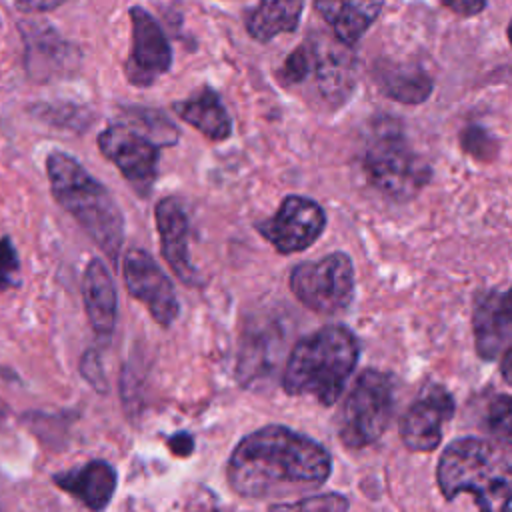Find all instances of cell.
<instances>
[{
    "mask_svg": "<svg viewBox=\"0 0 512 512\" xmlns=\"http://www.w3.org/2000/svg\"><path fill=\"white\" fill-rule=\"evenodd\" d=\"M436 478L446 500L468 492L480 510H512V464L484 440L450 442L438 460Z\"/></svg>",
    "mask_w": 512,
    "mask_h": 512,
    "instance_id": "4",
    "label": "cell"
},
{
    "mask_svg": "<svg viewBox=\"0 0 512 512\" xmlns=\"http://www.w3.org/2000/svg\"><path fill=\"white\" fill-rule=\"evenodd\" d=\"M500 370H502V376H504V380H506L508 384H512V346L506 350V354H504V360H502V366H500Z\"/></svg>",
    "mask_w": 512,
    "mask_h": 512,
    "instance_id": "29",
    "label": "cell"
},
{
    "mask_svg": "<svg viewBox=\"0 0 512 512\" xmlns=\"http://www.w3.org/2000/svg\"><path fill=\"white\" fill-rule=\"evenodd\" d=\"M80 374L98 392H106L108 390V386H106L108 382H106V374H104V366H102V358H100L98 350L88 348L82 354V358H80Z\"/></svg>",
    "mask_w": 512,
    "mask_h": 512,
    "instance_id": "25",
    "label": "cell"
},
{
    "mask_svg": "<svg viewBox=\"0 0 512 512\" xmlns=\"http://www.w3.org/2000/svg\"><path fill=\"white\" fill-rule=\"evenodd\" d=\"M394 412V380L380 370H364L348 392L340 416L338 438L348 448H364L378 440Z\"/></svg>",
    "mask_w": 512,
    "mask_h": 512,
    "instance_id": "6",
    "label": "cell"
},
{
    "mask_svg": "<svg viewBox=\"0 0 512 512\" xmlns=\"http://www.w3.org/2000/svg\"><path fill=\"white\" fill-rule=\"evenodd\" d=\"M446 8L460 16H474L484 10L486 0H440Z\"/></svg>",
    "mask_w": 512,
    "mask_h": 512,
    "instance_id": "26",
    "label": "cell"
},
{
    "mask_svg": "<svg viewBox=\"0 0 512 512\" xmlns=\"http://www.w3.org/2000/svg\"><path fill=\"white\" fill-rule=\"evenodd\" d=\"M20 272V262L14 244L10 242L8 236L0 240V292L8 288H16L20 284L18 280Z\"/></svg>",
    "mask_w": 512,
    "mask_h": 512,
    "instance_id": "23",
    "label": "cell"
},
{
    "mask_svg": "<svg viewBox=\"0 0 512 512\" xmlns=\"http://www.w3.org/2000/svg\"><path fill=\"white\" fill-rule=\"evenodd\" d=\"M486 426L500 444L512 448V396H496L490 402Z\"/></svg>",
    "mask_w": 512,
    "mask_h": 512,
    "instance_id": "22",
    "label": "cell"
},
{
    "mask_svg": "<svg viewBox=\"0 0 512 512\" xmlns=\"http://www.w3.org/2000/svg\"><path fill=\"white\" fill-rule=\"evenodd\" d=\"M272 508H290V510H344L348 508V500L340 494H322V496H304L294 502L272 504Z\"/></svg>",
    "mask_w": 512,
    "mask_h": 512,
    "instance_id": "24",
    "label": "cell"
},
{
    "mask_svg": "<svg viewBox=\"0 0 512 512\" xmlns=\"http://www.w3.org/2000/svg\"><path fill=\"white\" fill-rule=\"evenodd\" d=\"M122 278L128 294L142 302L160 326L168 328L178 318L180 304L172 280L146 250L130 248L124 254Z\"/></svg>",
    "mask_w": 512,
    "mask_h": 512,
    "instance_id": "10",
    "label": "cell"
},
{
    "mask_svg": "<svg viewBox=\"0 0 512 512\" xmlns=\"http://www.w3.org/2000/svg\"><path fill=\"white\" fill-rule=\"evenodd\" d=\"M156 228L160 234V248L166 264L188 286L198 284V272L190 262L188 252V218L178 198L166 196L154 210Z\"/></svg>",
    "mask_w": 512,
    "mask_h": 512,
    "instance_id": "14",
    "label": "cell"
},
{
    "mask_svg": "<svg viewBox=\"0 0 512 512\" xmlns=\"http://www.w3.org/2000/svg\"><path fill=\"white\" fill-rule=\"evenodd\" d=\"M168 446H170L172 454L188 456L192 452V448H194V440H192V436L188 432H178L172 438H168Z\"/></svg>",
    "mask_w": 512,
    "mask_h": 512,
    "instance_id": "27",
    "label": "cell"
},
{
    "mask_svg": "<svg viewBox=\"0 0 512 512\" xmlns=\"http://www.w3.org/2000/svg\"><path fill=\"white\" fill-rule=\"evenodd\" d=\"M326 228V214L314 200L286 196L278 212L256 224V230L280 252L292 254L312 246Z\"/></svg>",
    "mask_w": 512,
    "mask_h": 512,
    "instance_id": "11",
    "label": "cell"
},
{
    "mask_svg": "<svg viewBox=\"0 0 512 512\" xmlns=\"http://www.w3.org/2000/svg\"><path fill=\"white\" fill-rule=\"evenodd\" d=\"M368 180L394 200H408L430 180L426 160L412 148L394 120L376 122L362 154Z\"/></svg>",
    "mask_w": 512,
    "mask_h": 512,
    "instance_id": "5",
    "label": "cell"
},
{
    "mask_svg": "<svg viewBox=\"0 0 512 512\" xmlns=\"http://www.w3.org/2000/svg\"><path fill=\"white\" fill-rule=\"evenodd\" d=\"M304 0H258L246 16V28L252 38L268 42L282 32H292L298 26Z\"/></svg>",
    "mask_w": 512,
    "mask_h": 512,
    "instance_id": "20",
    "label": "cell"
},
{
    "mask_svg": "<svg viewBox=\"0 0 512 512\" xmlns=\"http://www.w3.org/2000/svg\"><path fill=\"white\" fill-rule=\"evenodd\" d=\"M332 458L312 438L286 426H264L244 436L226 466L230 488L244 498L302 496L322 486Z\"/></svg>",
    "mask_w": 512,
    "mask_h": 512,
    "instance_id": "1",
    "label": "cell"
},
{
    "mask_svg": "<svg viewBox=\"0 0 512 512\" xmlns=\"http://www.w3.org/2000/svg\"><path fill=\"white\" fill-rule=\"evenodd\" d=\"M358 354V340L348 328L324 326L294 346L282 386L290 396H312L322 406H330L340 398Z\"/></svg>",
    "mask_w": 512,
    "mask_h": 512,
    "instance_id": "3",
    "label": "cell"
},
{
    "mask_svg": "<svg viewBox=\"0 0 512 512\" xmlns=\"http://www.w3.org/2000/svg\"><path fill=\"white\" fill-rule=\"evenodd\" d=\"M82 298L94 334L100 338L112 336L118 316V294L110 270L100 258H92L84 270Z\"/></svg>",
    "mask_w": 512,
    "mask_h": 512,
    "instance_id": "16",
    "label": "cell"
},
{
    "mask_svg": "<svg viewBox=\"0 0 512 512\" xmlns=\"http://www.w3.org/2000/svg\"><path fill=\"white\" fill-rule=\"evenodd\" d=\"M292 294L318 314H336L354 298V266L348 254L332 252L298 264L290 274Z\"/></svg>",
    "mask_w": 512,
    "mask_h": 512,
    "instance_id": "7",
    "label": "cell"
},
{
    "mask_svg": "<svg viewBox=\"0 0 512 512\" xmlns=\"http://www.w3.org/2000/svg\"><path fill=\"white\" fill-rule=\"evenodd\" d=\"M132 54L126 64V76L132 84L148 86L172 64L170 44L160 24L140 6L130 10Z\"/></svg>",
    "mask_w": 512,
    "mask_h": 512,
    "instance_id": "13",
    "label": "cell"
},
{
    "mask_svg": "<svg viewBox=\"0 0 512 512\" xmlns=\"http://www.w3.org/2000/svg\"><path fill=\"white\" fill-rule=\"evenodd\" d=\"M278 76L284 86L302 84L312 76L320 98L336 106L352 90V60L336 50L300 46L286 58Z\"/></svg>",
    "mask_w": 512,
    "mask_h": 512,
    "instance_id": "9",
    "label": "cell"
},
{
    "mask_svg": "<svg viewBox=\"0 0 512 512\" xmlns=\"http://www.w3.org/2000/svg\"><path fill=\"white\" fill-rule=\"evenodd\" d=\"M52 482L60 490L80 500L86 508L104 510L116 492L118 474L110 462L90 460L82 466L56 472L52 476Z\"/></svg>",
    "mask_w": 512,
    "mask_h": 512,
    "instance_id": "15",
    "label": "cell"
},
{
    "mask_svg": "<svg viewBox=\"0 0 512 512\" xmlns=\"http://www.w3.org/2000/svg\"><path fill=\"white\" fill-rule=\"evenodd\" d=\"M46 172L54 200L116 264L124 242V216L108 188L66 152H50Z\"/></svg>",
    "mask_w": 512,
    "mask_h": 512,
    "instance_id": "2",
    "label": "cell"
},
{
    "mask_svg": "<svg viewBox=\"0 0 512 512\" xmlns=\"http://www.w3.org/2000/svg\"><path fill=\"white\" fill-rule=\"evenodd\" d=\"M314 6L342 44H354L380 14L378 0H314Z\"/></svg>",
    "mask_w": 512,
    "mask_h": 512,
    "instance_id": "17",
    "label": "cell"
},
{
    "mask_svg": "<svg viewBox=\"0 0 512 512\" xmlns=\"http://www.w3.org/2000/svg\"><path fill=\"white\" fill-rule=\"evenodd\" d=\"M20 8L24 10H36V12H44V10H54L56 6H60L64 0H16Z\"/></svg>",
    "mask_w": 512,
    "mask_h": 512,
    "instance_id": "28",
    "label": "cell"
},
{
    "mask_svg": "<svg viewBox=\"0 0 512 512\" xmlns=\"http://www.w3.org/2000/svg\"><path fill=\"white\" fill-rule=\"evenodd\" d=\"M376 82L388 98L404 104L424 102L432 92L430 76L422 68L408 64H378Z\"/></svg>",
    "mask_w": 512,
    "mask_h": 512,
    "instance_id": "21",
    "label": "cell"
},
{
    "mask_svg": "<svg viewBox=\"0 0 512 512\" xmlns=\"http://www.w3.org/2000/svg\"><path fill=\"white\" fill-rule=\"evenodd\" d=\"M100 152L120 170L138 196H148L158 174L160 144L136 124H110L98 134Z\"/></svg>",
    "mask_w": 512,
    "mask_h": 512,
    "instance_id": "8",
    "label": "cell"
},
{
    "mask_svg": "<svg viewBox=\"0 0 512 512\" xmlns=\"http://www.w3.org/2000/svg\"><path fill=\"white\" fill-rule=\"evenodd\" d=\"M508 38H510V44H512V22H510V26H508Z\"/></svg>",
    "mask_w": 512,
    "mask_h": 512,
    "instance_id": "30",
    "label": "cell"
},
{
    "mask_svg": "<svg viewBox=\"0 0 512 512\" xmlns=\"http://www.w3.org/2000/svg\"><path fill=\"white\" fill-rule=\"evenodd\" d=\"M176 114L212 142H222L232 132V122L222 106L218 94L210 88H202L194 96L174 104Z\"/></svg>",
    "mask_w": 512,
    "mask_h": 512,
    "instance_id": "18",
    "label": "cell"
},
{
    "mask_svg": "<svg viewBox=\"0 0 512 512\" xmlns=\"http://www.w3.org/2000/svg\"><path fill=\"white\" fill-rule=\"evenodd\" d=\"M512 326V288L504 294H488L474 314L476 344L484 358H494L506 330Z\"/></svg>",
    "mask_w": 512,
    "mask_h": 512,
    "instance_id": "19",
    "label": "cell"
},
{
    "mask_svg": "<svg viewBox=\"0 0 512 512\" xmlns=\"http://www.w3.org/2000/svg\"><path fill=\"white\" fill-rule=\"evenodd\" d=\"M454 414V400L440 384L422 386L400 420V438L414 452H430L442 440V428Z\"/></svg>",
    "mask_w": 512,
    "mask_h": 512,
    "instance_id": "12",
    "label": "cell"
}]
</instances>
